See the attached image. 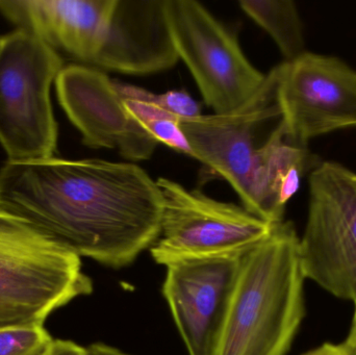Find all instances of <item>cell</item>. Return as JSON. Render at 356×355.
<instances>
[{
    "label": "cell",
    "mask_w": 356,
    "mask_h": 355,
    "mask_svg": "<svg viewBox=\"0 0 356 355\" xmlns=\"http://www.w3.org/2000/svg\"><path fill=\"white\" fill-rule=\"evenodd\" d=\"M0 208L79 258L133 264L160 237L158 183L133 163L54 158L0 169Z\"/></svg>",
    "instance_id": "1"
},
{
    "label": "cell",
    "mask_w": 356,
    "mask_h": 355,
    "mask_svg": "<svg viewBox=\"0 0 356 355\" xmlns=\"http://www.w3.org/2000/svg\"><path fill=\"white\" fill-rule=\"evenodd\" d=\"M305 277L292 223L243 258L211 355H286L305 316Z\"/></svg>",
    "instance_id": "2"
},
{
    "label": "cell",
    "mask_w": 356,
    "mask_h": 355,
    "mask_svg": "<svg viewBox=\"0 0 356 355\" xmlns=\"http://www.w3.org/2000/svg\"><path fill=\"white\" fill-rule=\"evenodd\" d=\"M92 292L79 256L0 208V329L43 325L54 311Z\"/></svg>",
    "instance_id": "3"
},
{
    "label": "cell",
    "mask_w": 356,
    "mask_h": 355,
    "mask_svg": "<svg viewBox=\"0 0 356 355\" xmlns=\"http://www.w3.org/2000/svg\"><path fill=\"white\" fill-rule=\"evenodd\" d=\"M277 79L275 66L261 88L236 110L179 120L192 158L228 181L243 206L259 218L264 170L282 129Z\"/></svg>",
    "instance_id": "4"
},
{
    "label": "cell",
    "mask_w": 356,
    "mask_h": 355,
    "mask_svg": "<svg viewBox=\"0 0 356 355\" xmlns=\"http://www.w3.org/2000/svg\"><path fill=\"white\" fill-rule=\"evenodd\" d=\"M64 66L62 56L29 31L15 28L0 37V144L8 163L56 156L50 91Z\"/></svg>",
    "instance_id": "5"
},
{
    "label": "cell",
    "mask_w": 356,
    "mask_h": 355,
    "mask_svg": "<svg viewBox=\"0 0 356 355\" xmlns=\"http://www.w3.org/2000/svg\"><path fill=\"white\" fill-rule=\"evenodd\" d=\"M163 197L160 237L150 248L158 264L243 258L263 243L274 225L244 206L218 201L172 179L156 181Z\"/></svg>",
    "instance_id": "6"
},
{
    "label": "cell",
    "mask_w": 356,
    "mask_h": 355,
    "mask_svg": "<svg viewBox=\"0 0 356 355\" xmlns=\"http://www.w3.org/2000/svg\"><path fill=\"white\" fill-rule=\"evenodd\" d=\"M299 258L305 279L356 302V173L338 163L316 165L311 173Z\"/></svg>",
    "instance_id": "7"
},
{
    "label": "cell",
    "mask_w": 356,
    "mask_h": 355,
    "mask_svg": "<svg viewBox=\"0 0 356 355\" xmlns=\"http://www.w3.org/2000/svg\"><path fill=\"white\" fill-rule=\"evenodd\" d=\"M165 12L178 58L194 77L213 114L246 102L265 81L243 52L236 35L195 0H165Z\"/></svg>",
    "instance_id": "8"
},
{
    "label": "cell",
    "mask_w": 356,
    "mask_h": 355,
    "mask_svg": "<svg viewBox=\"0 0 356 355\" xmlns=\"http://www.w3.org/2000/svg\"><path fill=\"white\" fill-rule=\"evenodd\" d=\"M277 70L278 104L291 141L307 147L314 138L356 127V70L344 60L305 51Z\"/></svg>",
    "instance_id": "9"
},
{
    "label": "cell",
    "mask_w": 356,
    "mask_h": 355,
    "mask_svg": "<svg viewBox=\"0 0 356 355\" xmlns=\"http://www.w3.org/2000/svg\"><path fill=\"white\" fill-rule=\"evenodd\" d=\"M58 102L90 148L117 149L133 162L152 158L158 142L127 112L114 81L86 65H65L56 79Z\"/></svg>",
    "instance_id": "10"
},
{
    "label": "cell",
    "mask_w": 356,
    "mask_h": 355,
    "mask_svg": "<svg viewBox=\"0 0 356 355\" xmlns=\"http://www.w3.org/2000/svg\"><path fill=\"white\" fill-rule=\"evenodd\" d=\"M243 258L180 261L166 266L163 294L188 355L213 352Z\"/></svg>",
    "instance_id": "11"
},
{
    "label": "cell",
    "mask_w": 356,
    "mask_h": 355,
    "mask_svg": "<svg viewBox=\"0 0 356 355\" xmlns=\"http://www.w3.org/2000/svg\"><path fill=\"white\" fill-rule=\"evenodd\" d=\"M116 0H0V14L72 64L93 67Z\"/></svg>",
    "instance_id": "12"
},
{
    "label": "cell",
    "mask_w": 356,
    "mask_h": 355,
    "mask_svg": "<svg viewBox=\"0 0 356 355\" xmlns=\"http://www.w3.org/2000/svg\"><path fill=\"white\" fill-rule=\"evenodd\" d=\"M179 60L165 0H116L108 35L94 68L129 75L168 70Z\"/></svg>",
    "instance_id": "13"
},
{
    "label": "cell",
    "mask_w": 356,
    "mask_h": 355,
    "mask_svg": "<svg viewBox=\"0 0 356 355\" xmlns=\"http://www.w3.org/2000/svg\"><path fill=\"white\" fill-rule=\"evenodd\" d=\"M238 6L271 35L286 58L284 62L295 60L307 51L302 20L294 1L242 0Z\"/></svg>",
    "instance_id": "14"
},
{
    "label": "cell",
    "mask_w": 356,
    "mask_h": 355,
    "mask_svg": "<svg viewBox=\"0 0 356 355\" xmlns=\"http://www.w3.org/2000/svg\"><path fill=\"white\" fill-rule=\"evenodd\" d=\"M122 99L134 120L158 143L165 144L175 151L192 158V150L180 127V118L149 102Z\"/></svg>",
    "instance_id": "15"
},
{
    "label": "cell",
    "mask_w": 356,
    "mask_h": 355,
    "mask_svg": "<svg viewBox=\"0 0 356 355\" xmlns=\"http://www.w3.org/2000/svg\"><path fill=\"white\" fill-rule=\"evenodd\" d=\"M115 87L124 99L149 102L180 119H192L201 116V108L188 93L182 91H169L164 94H154L147 90L133 85L115 81Z\"/></svg>",
    "instance_id": "16"
},
{
    "label": "cell",
    "mask_w": 356,
    "mask_h": 355,
    "mask_svg": "<svg viewBox=\"0 0 356 355\" xmlns=\"http://www.w3.org/2000/svg\"><path fill=\"white\" fill-rule=\"evenodd\" d=\"M54 341L43 325L0 329V355H47Z\"/></svg>",
    "instance_id": "17"
},
{
    "label": "cell",
    "mask_w": 356,
    "mask_h": 355,
    "mask_svg": "<svg viewBox=\"0 0 356 355\" xmlns=\"http://www.w3.org/2000/svg\"><path fill=\"white\" fill-rule=\"evenodd\" d=\"M303 355H356V352L343 342L341 344L324 343Z\"/></svg>",
    "instance_id": "18"
},
{
    "label": "cell",
    "mask_w": 356,
    "mask_h": 355,
    "mask_svg": "<svg viewBox=\"0 0 356 355\" xmlns=\"http://www.w3.org/2000/svg\"><path fill=\"white\" fill-rule=\"evenodd\" d=\"M47 355H86V348L72 341L54 340Z\"/></svg>",
    "instance_id": "19"
},
{
    "label": "cell",
    "mask_w": 356,
    "mask_h": 355,
    "mask_svg": "<svg viewBox=\"0 0 356 355\" xmlns=\"http://www.w3.org/2000/svg\"><path fill=\"white\" fill-rule=\"evenodd\" d=\"M86 355H129L106 344L96 343L86 348Z\"/></svg>",
    "instance_id": "20"
},
{
    "label": "cell",
    "mask_w": 356,
    "mask_h": 355,
    "mask_svg": "<svg viewBox=\"0 0 356 355\" xmlns=\"http://www.w3.org/2000/svg\"><path fill=\"white\" fill-rule=\"evenodd\" d=\"M353 304H355V315H353V323H351L348 336H347L344 343L346 344L349 348L356 352V302H353Z\"/></svg>",
    "instance_id": "21"
}]
</instances>
